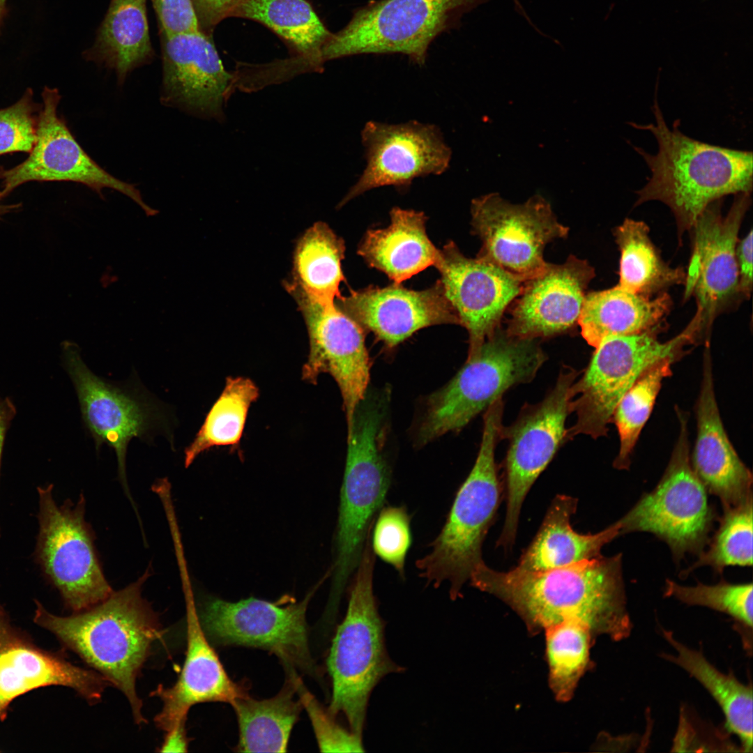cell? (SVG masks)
Listing matches in <instances>:
<instances>
[{
    "label": "cell",
    "instance_id": "cell-1",
    "mask_svg": "<svg viewBox=\"0 0 753 753\" xmlns=\"http://www.w3.org/2000/svg\"><path fill=\"white\" fill-rule=\"evenodd\" d=\"M469 583L508 605L533 634L565 621L580 622L593 637L615 641L631 632L621 554L542 571L515 567L501 572L484 563Z\"/></svg>",
    "mask_w": 753,
    "mask_h": 753
},
{
    "label": "cell",
    "instance_id": "cell-2",
    "mask_svg": "<svg viewBox=\"0 0 753 753\" xmlns=\"http://www.w3.org/2000/svg\"><path fill=\"white\" fill-rule=\"evenodd\" d=\"M149 575L147 570L102 602L68 616L54 615L36 602L33 618L125 695L137 724L147 721L142 713L137 679L162 636L158 615L142 595Z\"/></svg>",
    "mask_w": 753,
    "mask_h": 753
},
{
    "label": "cell",
    "instance_id": "cell-3",
    "mask_svg": "<svg viewBox=\"0 0 753 753\" xmlns=\"http://www.w3.org/2000/svg\"><path fill=\"white\" fill-rule=\"evenodd\" d=\"M653 112L655 123H630L651 132L658 146L655 154L634 146L651 172L646 185L636 192L635 206L649 201L666 204L675 217L681 241L709 204L729 195L751 194L752 153L696 140L684 135L676 121L670 128L657 96Z\"/></svg>",
    "mask_w": 753,
    "mask_h": 753
},
{
    "label": "cell",
    "instance_id": "cell-4",
    "mask_svg": "<svg viewBox=\"0 0 753 753\" xmlns=\"http://www.w3.org/2000/svg\"><path fill=\"white\" fill-rule=\"evenodd\" d=\"M390 403L369 394L358 403L347 427V450L340 489L330 604H336L356 570L376 513L390 484L385 455Z\"/></svg>",
    "mask_w": 753,
    "mask_h": 753
},
{
    "label": "cell",
    "instance_id": "cell-5",
    "mask_svg": "<svg viewBox=\"0 0 753 753\" xmlns=\"http://www.w3.org/2000/svg\"><path fill=\"white\" fill-rule=\"evenodd\" d=\"M504 404L496 400L484 414L482 436L475 464L458 489L446 522L431 543V552L417 560L420 576L438 587L450 586L451 599L484 563L482 547L501 496L494 453L501 439Z\"/></svg>",
    "mask_w": 753,
    "mask_h": 753
},
{
    "label": "cell",
    "instance_id": "cell-6",
    "mask_svg": "<svg viewBox=\"0 0 753 753\" xmlns=\"http://www.w3.org/2000/svg\"><path fill=\"white\" fill-rule=\"evenodd\" d=\"M546 360L537 339L517 338L498 328L447 384L425 399L416 445L462 429L509 388L532 381Z\"/></svg>",
    "mask_w": 753,
    "mask_h": 753
},
{
    "label": "cell",
    "instance_id": "cell-7",
    "mask_svg": "<svg viewBox=\"0 0 753 753\" xmlns=\"http://www.w3.org/2000/svg\"><path fill=\"white\" fill-rule=\"evenodd\" d=\"M374 566V552L367 540L326 664L332 681L328 710L335 715L344 714L350 730L360 738L372 690L386 675L402 671L386 650L384 625L373 592Z\"/></svg>",
    "mask_w": 753,
    "mask_h": 753
},
{
    "label": "cell",
    "instance_id": "cell-8",
    "mask_svg": "<svg viewBox=\"0 0 753 753\" xmlns=\"http://www.w3.org/2000/svg\"><path fill=\"white\" fill-rule=\"evenodd\" d=\"M490 0H377L358 8L322 47L324 63L354 55L402 54L420 66L432 41Z\"/></svg>",
    "mask_w": 753,
    "mask_h": 753
},
{
    "label": "cell",
    "instance_id": "cell-9",
    "mask_svg": "<svg viewBox=\"0 0 753 753\" xmlns=\"http://www.w3.org/2000/svg\"><path fill=\"white\" fill-rule=\"evenodd\" d=\"M658 331L611 337L595 348L584 374L572 386L570 408L577 420L568 429L567 439L606 436L616 405L642 372L660 359L677 360L685 353V346L699 341L693 319L666 342L657 339Z\"/></svg>",
    "mask_w": 753,
    "mask_h": 753
},
{
    "label": "cell",
    "instance_id": "cell-10",
    "mask_svg": "<svg viewBox=\"0 0 753 753\" xmlns=\"http://www.w3.org/2000/svg\"><path fill=\"white\" fill-rule=\"evenodd\" d=\"M676 412L680 433L662 478L617 522L620 535L652 533L680 560L687 553L702 552L714 514L707 490L691 464L687 418L680 410Z\"/></svg>",
    "mask_w": 753,
    "mask_h": 753
},
{
    "label": "cell",
    "instance_id": "cell-11",
    "mask_svg": "<svg viewBox=\"0 0 753 753\" xmlns=\"http://www.w3.org/2000/svg\"><path fill=\"white\" fill-rule=\"evenodd\" d=\"M578 373L561 372L554 387L535 404H526L517 420L503 427L501 439L508 440L505 457L506 512L497 547H513L524 501L540 474L567 439L565 420L570 413L572 386Z\"/></svg>",
    "mask_w": 753,
    "mask_h": 753
},
{
    "label": "cell",
    "instance_id": "cell-12",
    "mask_svg": "<svg viewBox=\"0 0 753 753\" xmlns=\"http://www.w3.org/2000/svg\"><path fill=\"white\" fill-rule=\"evenodd\" d=\"M312 595L299 602L208 598L197 609L206 636L217 644L261 648L275 655L286 669L312 671L306 622Z\"/></svg>",
    "mask_w": 753,
    "mask_h": 753
},
{
    "label": "cell",
    "instance_id": "cell-13",
    "mask_svg": "<svg viewBox=\"0 0 753 753\" xmlns=\"http://www.w3.org/2000/svg\"><path fill=\"white\" fill-rule=\"evenodd\" d=\"M52 486L38 488V554L46 574L74 612L88 609L113 592L94 546V536L84 519L85 499L59 506Z\"/></svg>",
    "mask_w": 753,
    "mask_h": 753
},
{
    "label": "cell",
    "instance_id": "cell-14",
    "mask_svg": "<svg viewBox=\"0 0 753 753\" xmlns=\"http://www.w3.org/2000/svg\"><path fill=\"white\" fill-rule=\"evenodd\" d=\"M749 193L735 195L725 216L722 199L703 211L690 231L692 247L685 270L684 299L694 296L701 341L710 342L715 319L741 301L736 248L738 233L750 204Z\"/></svg>",
    "mask_w": 753,
    "mask_h": 753
},
{
    "label": "cell",
    "instance_id": "cell-15",
    "mask_svg": "<svg viewBox=\"0 0 753 753\" xmlns=\"http://www.w3.org/2000/svg\"><path fill=\"white\" fill-rule=\"evenodd\" d=\"M471 212L473 229L482 243L478 256L524 282L546 268L547 243L568 234V227L558 222L551 205L540 195L512 204L491 193L474 199Z\"/></svg>",
    "mask_w": 753,
    "mask_h": 753
},
{
    "label": "cell",
    "instance_id": "cell-16",
    "mask_svg": "<svg viewBox=\"0 0 753 753\" xmlns=\"http://www.w3.org/2000/svg\"><path fill=\"white\" fill-rule=\"evenodd\" d=\"M286 286L302 312L309 336V353L301 378L317 384L322 374L333 377L341 393L348 427L369 388L370 360L365 330L335 301H317Z\"/></svg>",
    "mask_w": 753,
    "mask_h": 753
},
{
    "label": "cell",
    "instance_id": "cell-17",
    "mask_svg": "<svg viewBox=\"0 0 753 753\" xmlns=\"http://www.w3.org/2000/svg\"><path fill=\"white\" fill-rule=\"evenodd\" d=\"M360 136L366 165L339 207L374 188H406L417 178L442 174L450 164L451 149L434 124L369 121Z\"/></svg>",
    "mask_w": 753,
    "mask_h": 753
},
{
    "label": "cell",
    "instance_id": "cell-18",
    "mask_svg": "<svg viewBox=\"0 0 753 753\" xmlns=\"http://www.w3.org/2000/svg\"><path fill=\"white\" fill-rule=\"evenodd\" d=\"M43 107L37 123L36 139L29 156L10 169H0L3 188L0 199L20 185L31 181H73L86 185L100 196L112 188L137 204L147 215L155 210L143 200L135 185L111 175L94 161L72 135L57 114L61 96L56 89L43 92Z\"/></svg>",
    "mask_w": 753,
    "mask_h": 753
},
{
    "label": "cell",
    "instance_id": "cell-19",
    "mask_svg": "<svg viewBox=\"0 0 753 753\" xmlns=\"http://www.w3.org/2000/svg\"><path fill=\"white\" fill-rule=\"evenodd\" d=\"M439 250L435 267L460 325L468 332L469 358L499 328L505 310L524 282L485 258L466 257L452 241Z\"/></svg>",
    "mask_w": 753,
    "mask_h": 753
},
{
    "label": "cell",
    "instance_id": "cell-20",
    "mask_svg": "<svg viewBox=\"0 0 753 753\" xmlns=\"http://www.w3.org/2000/svg\"><path fill=\"white\" fill-rule=\"evenodd\" d=\"M161 102L197 117L225 119L232 75L225 69L208 35L201 31L161 34Z\"/></svg>",
    "mask_w": 753,
    "mask_h": 753
},
{
    "label": "cell",
    "instance_id": "cell-21",
    "mask_svg": "<svg viewBox=\"0 0 753 753\" xmlns=\"http://www.w3.org/2000/svg\"><path fill=\"white\" fill-rule=\"evenodd\" d=\"M63 355L84 424L97 448L106 443L114 450L119 478L132 501L126 472L128 446L133 438L149 434L155 424V413L144 402L95 374L72 344L66 343Z\"/></svg>",
    "mask_w": 753,
    "mask_h": 753
},
{
    "label": "cell",
    "instance_id": "cell-22",
    "mask_svg": "<svg viewBox=\"0 0 753 753\" xmlns=\"http://www.w3.org/2000/svg\"><path fill=\"white\" fill-rule=\"evenodd\" d=\"M337 305L365 331L388 348L397 347L418 330L440 324L460 325L455 308L439 280L424 290L394 283L370 286L337 298Z\"/></svg>",
    "mask_w": 753,
    "mask_h": 753
},
{
    "label": "cell",
    "instance_id": "cell-23",
    "mask_svg": "<svg viewBox=\"0 0 753 753\" xmlns=\"http://www.w3.org/2000/svg\"><path fill=\"white\" fill-rule=\"evenodd\" d=\"M595 275L588 262L575 256L562 264L548 263L542 273L524 283L506 333L538 340L568 331L578 324L586 289Z\"/></svg>",
    "mask_w": 753,
    "mask_h": 753
},
{
    "label": "cell",
    "instance_id": "cell-24",
    "mask_svg": "<svg viewBox=\"0 0 753 753\" xmlns=\"http://www.w3.org/2000/svg\"><path fill=\"white\" fill-rule=\"evenodd\" d=\"M50 685L70 687L89 703H96L110 685L93 669L77 667L35 645L11 625L0 608V720L6 719L15 699Z\"/></svg>",
    "mask_w": 753,
    "mask_h": 753
},
{
    "label": "cell",
    "instance_id": "cell-25",
    "mask_svg": "<svg viewBox=\"0 0 753 753\" xmlns=\"http://www.w3.org/2000/svg\"><path fill=\"white\" fill-rule=\"evenodd\" d=\"M185 609L187 646L182 670L169 687L159 685L151 695L159 697L162 706L154 717L156 727L168 731L185 723L190 708L205 702L231 704L246 694L244 688L227 674L211 645L201 624L190 585L183 577Z\"/></svg>",
    "mask_w": 753,
    "mask_h": 753
},
{
    "label": "cell",
    "instance_id": "cell-26",
    "mask_svg": "<svg viewBox=\"0 0 753 753\" xmlns=\"http://www.w3.org/2000/svg\"><path fill=\"white\" fill-rule=\"evenodd\" d=\"M697 438L690 461L707 491L723 507L752 497V475L740 459L724 427L714 388L710 344L705 345L703 376L696 405Z\"/></svg>",
    "mask_w": 753,
    "mask_h": 753
},
{
    "label": "cell",
    "instance_id": "cell-27",
    "mask_svg": "<svg viewBox=\"0 0 753 753\" xmlns=\"http://www.w3.org/2000/svg\"><path fill=\"white\" fill-rule=\"evenodd\" d=\"M390 215L387 227L367 231L358 254L370 267L400 284L429 266H435L440 250L427 236V218L423 212L395 207Z\"/></svg>",
    "mask_w": 753,
    "mask_h": 753
},
{
    "label": "cell",
    "instance_id": "cell-28",
    "mask_svg": "<svg viewBox=\"0 0 753 753\" xmlns=\"http://www.w3.org/2000/svg\"><path fill=\"white\" fill-rule=\"evenodd\" d=\"M671 306L666 291L648 297L618 284L586 294L578 324L584 340L595 348L611 337L659 330Z\"/></svg>",
    "mask_w": 753,
    "mask_h": 753
},
{
    "label": "cell",
    "instance_id": "cell-29",
    "mask_svg": "<svg viewBox=\"0 0 753 753\" xmlns=\"http://www.w3.org/2000/svg\"><path fill=\"white\" fill-rule=\"evenodd\" d=\"M575 497L559 494L552 501L535 538L522 554L517 568L542 571L591 560L601 555L603 546L620 535L616 522L595 534H581L570 519L577 507Z\"/></svg>",
    "mask_w": 753,
    "mask_h": 753
},
{
    "label": "cell",
    "instance_id": "cell-30",
    "mask_svg": "<svg viewBox=\"0 0 753 753\" xmlns=\"http://www.w3.org/2000/svg\"><path fill=\"white\" fill-rule=\"evenodd\" d=\"M153 55L146 0H111L86 58L114 70L121 84L134 69L151 61Z\"/></svg>",
    "mask_w": 753,
    "mask_h": 753
},
{
    "label": "cell",
    "instance_id": "cell-31",
    "mask_svg": "<svg viewBox=\"0 0 753 753\" xmlns=\"http://www.w3.org/2000/svg\"><path fill=\"white\" fill-rule=\"evenodd\" d=\"M287 671L285 685L275 696L257 700L246 694L231 704L238 723V751H287L291 732L303 709L298 695L295 697L301 679L294 669Z\"/></svg>",
    "mask_w": 753,
    "mask_h": 753
},
{
    "label": "cell",
    "instance_id": "cell-32",
    "mask_svg": "<svg viewBox=\"0 0 753 753\" xmlns=\"http://www.w3.org/2000/svg\"><path fill=\"white\" fill-rule=\"evenodd\" d=\"M614 235L621 253L619 285L653 297L673 285L684 284L685 268H674L662 259L644 222L626 218Z\"/></svg>",
    "mask_w": 753,
    "mask_h": 753
},
{
    "label": "cell",
    "instance_id": "cell-33",
    "mask_svg": "<svg viewBox=\"0 0 753 753\" xmlns=\"http://www.w3.org/2000/svg\"><path fill=\"white\" fill-rule=\"evenodd\" d=\"M666 640L677 651L674 656L662 654L664 659L679 665L695 678L710 693L721 707L726 727L741 741L745 752L752 751V689L732 674L717 670L697 651L678 641L670 631L662 630Z\"/></svg>",
    "mask_w": 753,
    "mask_h": 753
},
{
    "label": "cell",
    "instance_id": "cell-34",
    "mask_svg": "<svg viewBox=\"0 0 753 753\" xmlns=\"http://www.w3.org/2000/svg\"><path fill=\"white\" fill-rule=\"evenodd\" d=\"M344 241L324 222L314 223L298 241L294 255V280L288 285L319 302L341 296L344 280L342 260Z\"/></svg>",
    "mask_w": 753,
    "mask_h": 753
},
{
    "label": "cell",
    "instance_id": "cell-35",
    "mask_svg": "<svg viewBox=\"0 0 753 753\" xmlns=\"http://www.w3.org/2000/svg\"><path fill=\"white\" fill-rule=\"evenodd\" d=\"M263 24L288 42L299 54L320 68L319 55L332 33L305 0H243L230 17Z\"/></svg>",
    "mask_w": 753,
    "mask_h": 753
},
{
    "label": "cell",
    "instance_id": "cell-36",
    "mask_svg": "<svg viewBox=\"0 0 753 753\" xmlns=\"http://www.w3.org/2000/svg\"><path fill=\"white\" fill-rule=\"evenodd\" d=\"M259 397L250 378L227 377L222 391L207 413L194 439L184 452L188 467L201 453L220 446H238L249 409Z\"/></svg>",
    "mask_w": 753,
    "mask_h": 753
},
{
    "label": "cell",
    "instance_id": "cell-37",
    "mask_svg": "<svg viewBox=\"0 0 753 753\" xmlns=\"http://www.w3.org/2000/svg\"><path fill=\"white\" fill-rule=\"evenodd\" d=\"M549 685L557 701L567 702L574 696L581 677L591 664L593 637L589 628L575 621H565L544 630Z\"/></svg>",
    "mask_w": 753,
    "mask_h": 753
},
{
    "label": "cell",
    "instance_id": "cell-38",
    "mask_svg": "<svg viewBox=\"0 0 753 753\" xmlns=\"http://www.w3.org/2000/svg\"><path fill=\"white\" fill-rule=\"evenodd\" d=\"M674 358L660 359L645 370L616 405L611 423L618 432L620 447L615 469H628L633 449L648 420L663 380L671 374Z\"/></svg>",
    "mask_w": 753,
    "mask_h": 753
},
{
    "label": "cell",
    "instance_id": "cell-39",
    "mask_svg": "<svg viewBox=\"0 0 753 753\" xmlns=\"http://www.w3.org/2000/svg\"><path fill=\"white\" fill-rule=\"evenodd\" d=\"M724 513L706 552L683 575L709 565L720 572L729 565H752V497L735 506L724 508Z\"/></svg>",
    "mask_w": 753,
    "mask_h": 753
},
{
    "label": "cell",
    "instance_id": "cell-40",
    "mask_svg": "<svg viewBox=\"0 0 753 753\" xmlns=\"http://www.w3.org/2000/svg\"><path fill=\"white\" fill-rule=\"evenodd\" d=\"M664 595L674 597L690 605H701L724 612L752 628V584H733L722 581L715 585L699 583L685 586L667 580Z\"/></svg>",
    "mask_w": 753,
    "mask_h": 753
},
{
    "label": "cell",
    "instance_id": "cell-41",
    "mask_svg": "<svg viewBox=\"0 0 753 753\" xmlns=\"http://www.w3.org/2000/svg\"><path fill=\"white\" fill-rule=\"evenodd\" d=\"M412 542L410 517L404 506H387L380 510L372 535V549L381 560L392 565L401 577Z\"/></svg>",
    "mask_w": 753,
    "mask_h": 753
},
{
    "label": "cell",
    "instance_id": "cell-42",
    "mask_svg": "<svg viewBox=\"0 0 753 753\" xmlns=\"http://www.w3.org/2000/svg\"><path fill=\"white\" fill-rule=\"evenodd\" d=\"M297 693L311 722L318 747L322 752H362V738L347 731L335 720V715L324 708L317 699L298 682Z\"/></svg>",
    "mask_w": 753,
    "mask_h": 753
},
{
    "label": "cell",
    "instance_id": "cell-43",
    "mask_svg": "<svg viewBox=\"0 0 753 753\" xmlns=\"http://www.w3.org/2000/svg\"><path fill=\"white\" fill-rule=\"evenodd\" d=\"M33 111L30 90H27L12 106L0 109V155L31 151L36 139L37 130Z\"/></svg>",
    "mask_w": 753,
    "mask_h": 753
},
{
    "label": "cell",
    "instance_id": "cell-44",
    "mask_svg": "<svg viewBox=\"0 0 753 753\" xmlns=\"http://www.w3.org/2000/svg\"><path fill=\"white\" fill-rule=\"evenodd\" d=\"M160 33L172 36L199 30L192 0H151Z\"/></svg>",
    "mask_w": 753,
    "mask_h": 753
},
{
    "label": "cell",
    "instance_id": "cell-45",
    "mask_svg": "<svg viewBox=\"0 0 753 753\" xmlns=\"http://www.w3.org/2000/svg\"><path fill=\"white\" fill-rule=\"evenodd\" d=\"M243 0H192L199 30L208 35Z\"/></svg>",
    "mask_w": 753,
    "mask_h": 753
},
{
    "label": "cell",
    "instance_id": "cell-46",
    "mask_svg": "<svg viewBox=\"0 0 753 753\" xmlns=\"http://www.w3.org/2000/svg\"><path fill=\"white\" fill-rule=\"evenodd\" d=\"M752 229L738 241L736 258L738 271L739 289L743 298H749L752 291Z\"/></svg>",
    "mask_w": 753,
    "mask_h": 753
},
{
    "label": "cell",
    "instance_id": "cell-47",
    "mask_svg": "<svg viewBox=\"0 0 753 753\" xmlns=\"http://www.w3.org/2000/svg\"><path fill=\"white\" fill-rule=\"evenodd\" d=\"M185 723H180L167 731L163 743L158 750L160 752H186L189 738L187 737Z\"/></svg>",
    "mask_w": 753,
    "mask_h": 753
},
{
    "label": "cell",
    "instance_id": "cell-48",
    "mask_svg": "<svg viewBox=\"0 0 753 753\" xmlns=\"http://www.w3.org/2000/svg\"><path fill=\"white\" fill-rule=\"evenodd\" d=\"M15 413V408L8 398L0 397V461L7 427Z\"/></svg>",
    "mask_w": 753,
    "mask_h": 753
},
{
    "label": "cell",
    "instance_id": "cell-49",
    "mask_svg": "<svg viewBox=\"0 0 753 753\" xmlns=\"http://www.w3.org/2000/svg\"><path fill=\"white\" fill-rule=\"evenodd\" d=\"M6 12V0H0V33Z\"/></svg>",
    "mask_w": 753,
    "mask_h": 753
},
{
    "label": "cell",
    "instance_id": "cell-50",
    "mask_svg": "<svg viewBox=\"0 0 753 753\" xmlns=\"http://www.w3.org/2000/svg\"><path fill=\"white\" fill-rule=\"evenodd\" d=\"M1 208H2V206H0V209H1Z\"/></svg>",
    "mask_w": 753,
    "mask_h": 753
}]
</instances>
